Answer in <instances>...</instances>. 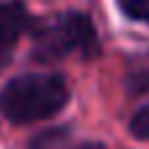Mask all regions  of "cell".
<instances>
[{
	"instance_id": "1",
	"label": "cell",
	"mask_w": 149,
	"mask_h": 149,
	"mask_svg": "<svg viewBox=\"0 0 149 149\" xmlns=\"http://www.w3.org/2000/svg\"><path fill=\"white\" fill-rule=\"evenodd\" d=\"M68 84L58 73H24L0 89V115L16 126L55 118L68 105Z\"/></svg>"
},
{
	"instance_id": "2",
	"label": "cell",
	"mask_w": 149,
	"mask_h": 149,
	"mask_svg": "<svg viewBox=\"0 0 149 149\" xmlns=\"http://www.w3.org/2000/svg\"><path fill=\"white\" fill-rule=\"evenodd\" d=\"M97 52H100L97 29L86 13L65 10L31 26V58L39 63H55L68 55L92 60L97 58Z\"/></svg>"
},
{
	"instance_id": "3",
	"label": "cell",
	"mask_w": 149,
	"mask_h": 149,
	"mask_svg": "<svg viewBox=\"0 0 149 149\" xmlns=\"http://www.w3.org/2000/svg\"><path fill=\"white\" fill-rule=\"evenodd\" d=\"M31 26H34V21L21 3H16V0L3 3L0 0V52L3 55H10L16 42L21 39V34L29 31Z\"/></svg>"
},
{
	"instance_id": "4",
	"label": "cell",
	"mask_w": 149,
	"mask_h": 149,
	"mask_svg": "<svg viewBox=\"0 0 149 149\" xmlns=\"http://www.w3.org/2000/svg\"><path fill=\"white\" fill-rule=\"evenodd\" d=\"M118 8L131 21H139V24L149 26V0H118Z\"/></svg>"
},
{
	"instance_id": "5",
	"label": "cell",
	"mask_w": 149,
	"mask_h": 149,
	"mask_svg": "<svg viewBox=\"0 0 149 149\" xmlns=\"http://www.w3.org/2000/svg\"><path fill=\"white\" fill-rule=\"evenodd\" d=\"M128 131H131L136 139L149 141V105H144L141 110L134 113V118H131V123H128Z\"/></svg>"
},
{
	"instance_id": "6",
	"label": "cell",
	"mask_w": 149,
	"mask_h": 149,
	"mask_svg": "<svg viewBox=\"0 0 149 149\" xmlns=\"http://www.w3.org/2000/svg\"><path fill=\"white\" fill-rule=\"evenodd\" d=\"M128 86H131V92H136V94L149 92V68L139 71V73H134V76L128 79Z\"/></svg>"
},
{
	"instance_id": "7",
	"label": "cell",
	"mask_w": 149,
	"mask_h": 149,
	"mask_svg": "<svg viewBox=\"0 0 149 149\" xmlns=\"http://www.w3.org/2000/svg\"><path fill=\"white\" fill-rule=\"evenodd\" d=\"M76 149H105L100 141H86V144H79Z\"/></svg>"
},
{
	"instance_id": "8",
	"label": "cell",
	"mask_w": 149,
	"mask_h": 149,
	"mask_svg": "<svg viewBox=\"0 0 149 149\" xmlns=\"http://www.w3.org/2000/svg\"><path fill=\"white\" fill-rule=\"evenodd\" d=\"M8 60H10V55H3V52H0V71L8 65Z\"/></svg>"
}]
</instances>
